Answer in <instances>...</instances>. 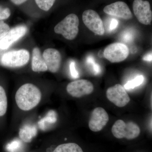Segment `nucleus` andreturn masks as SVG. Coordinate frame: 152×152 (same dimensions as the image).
<instances>
[{"label":"nucleus","mask_w":152,"mask_h":152,"mask_svg":"<svg viewBox=\"0 0 152 152\" xmlns=\"http://www.w3.org/2000/svg\"><path fill=\"white\" fill-rule=\"evenodd\" d=\"M14 5L25 9L26 10L37 11L34 0H10Z\"/></svg>","instance_id":"obj_19"},{"label":"nucleus","mask_w":152,"mask_h":152,"mask_svg":"<svg viewBox=\"0 0 152 152\" xmlns=\"http://www.w3.org/2000/svg\"><path fill=\"white\" fill-rule=\"evenodd\" d=\"M94 90V85L90 81L86 80H77L71 82L66 87L68 94L75 98L91 94Z\"/></svg>","instance_id":"obj_8"},{"label":"nucleus","mask_w":152,"mask_h":152,"mask_svg":"<svg viewBox=\"0 0 152 152\" xmlns=\"http://www.w3.org/2000/svg\"><path fill=\"white\" fill-rule=\"evenodd\" d=\"M112 132L117 139L126 138L133 140L137 137L140 134L138 126L133 122L126 123L121 120L117 121L112 128Z\"/></svg>","instance_id":"obj_3"},{"label":"nucleus","mask_w":152,"mask_h":152,"mask_svg":"<svg viewBox=\"0 0 152 152\" xmlns=\"http://www.w3.org/2000/svg\"><path fill=\"white\" fill-rule=\"evenodd\" d=\"M11 10L10 8L0 6V21L7 19L10 17Z\"/></svg>","instance_id":"obj_24"},{"label":"nucleus","mask_w":152,"mask_h":152,"mask_svg":"<svg viewBox=\"0 0 152 152\" xmlns=\"http://www.w3.org/2000/svg\"><path fill=\"white\" fill-rule=\"evenodd\" d=\"M79 19L74 13L69 14L56 26L55 32L69 40L75 39L79 33Z\"/></svg>","instance_id":"obj_2"},{"label":"nucleus","mask_w":152,"mask_h":152,"mask_svg":"<svg viewBox=\"0 0 152 152\" xmlns=\"http://www.w3.org/2000/svg\"><path fill=\"white\" fill-rule=\"evenodd\" d=\"M53 152H83L77 144L68 143L60 145L56 147Z\"/></svg>","instance_id":"obj_18"},{"label":"nucleus","mask_w":152,"mask_h":152,"mask_svg":"<svg viewBox=\"0 0 152 152\" xmlns=\"http://www.w3.org/2000/svg\"><path fill=\"white\" fill-rule=\"evenodd\" d=\"M58 115L56 111L53 110L49 111L45 117L38 121V126L43 131L46 130L49 126L56 122Z\"/></svg>","instance_id":"obj_16"},{"label":"nucleus","mask_w":152,"mask_h":152,"mask_svg":"<svg viewBox=\"0 0 152 152\" xmlns=\"http://www.w3.org/2000/svg\"><path fill=\"white\" fill-rule=\"evenodd\" d=\"M15 98L19 108L22 110L29 111L35 107L39 103L42 93L35 85L26 83L17 91Z\"/></svg>","instance_id":"obj_1"},{"label":"nucleus","mask_w":152,"mask_h":152,"mask_svg":"<svg viewBox=\"0 0 152 152\" xmlns=\"http://www.w3.org/2000/svg\"><path fill=\"white\" fill-rule=\"evenodd\" d=\"M82 18L85 26L93 32L100 36L104 34L105 29L103 22L96 11L92 10L85 11Z\"/></svg>","instance_id":"obj_6"},{"label":"nucleus","mask_w":152,"mask_h":152,"mask_svg":"<svg viewBox=\"0 0 152 152\" xmlns=\"http://www.w3.org/2000/svg\"><path fill=\"white\" fill-rule=\"evenodd\" d=\"M31 66L32 70L37 72L48 70V67L41 54L40 50L37 47H35L33 50Z\"/></svg>","instance_id":"obj_14"},{"label":"nucleus","mask_w":152,"mask_h":152,"mask_svg":"<svg viewBox=\"0 0 152 152\" xmlns=\"http://www.w3.org/2000/svg\"><path fill=\"white\" fill-rule=\"evenodd\" d=\"M37 134V129L35 125L26 124L20 129L19 134L22 141L28 143L31 141Z\"/></svg>","instance_id":"obj_15"},{"label":"nucleus","mask_w":152,"mask_h":152,"mask_svg":"<svg viewBox=\"0 0 152 152\" xmlns=\"http://www.w3.org/2000/svg\"><path fill=\"white\" fill-rule=\"evenodd\" d=\"M106 96L110 102L119 107H125L130 101L124 88L120 84L109 88L106 91Z\"/></svg>","instance_id":"obj_7"},{"label":"nucleus","mask_w":152,"mask_h":152,"mask_svg":"<svg viewBox=\"0 0 152 152\" xmlns=\"http://www.w3.org/2000/svg\"><path fill=\"white\" fill-rule=\"evenodd\" d=\"M86 63L88 65L91 67L93 72L95 75H99L100 73L101 69L100 66L95 62L94 59L93 57L90 56L87 57Z\"/></svg>","instance_id":"obj_23"},{"label":"nucleus","mask_w":152,"mask_h":152,"mask_svg":"<svg viewBox=\"0 0 152 152\" xmlns=\"http://www.w3.org/2000/svg\"><path fill=\"white\" fill-rule=\"evenodd\" d=\"M10 30V26L3 21H0V40L7 34Z\"/></svg>","instance_id":"obj_25"},{"label":"nucleus","mask_w":152,"mask_h":152,"mask_svg":"<svg viewBox=\"0 0 152 152\" xmlns=\"http://www.w3.org/2000/svg\"><path fill=\"white\" fill-rule=\"evenodd\" d=\"M29 52L26 49L7 52L1 58V64L5 66L15 68L26 65L30 60Z\"/></svg>","instance_id":"obj_4"},{"label":"nucleus","mask_w":152,"mask_h":152,"mask_svg":"<svg viewBox=\"0 0 152 152\" xmlns=\"http://www.w3.org/2000/svg\"><path fill=\"white\" fill-rule=\"evenodd\" d=\"M22 141L19 139H14L6 146V150L8 152H20L23 148Z\"/></svg>","instance_id":"obj_21"},{"label":"nucleus","mask_w":152,"mask_h":152,"mask_svg":"<svg viewBox=\"0 0 152 152\" xmlns=\"http://www.w3.org/2000/svg\"><path fill=\"white\" fill-rule=\"evenodd\" d=\"M43 58L48 67V70L56 73L59 70L61 63V56L56 49L49 48L43 53Z\"/></svg>","instance_id":"obj_13"},{"label":"nucleus","mask_w":152,"mask_h":152,"mask_svg":"<svg viewBox=\"0 0 152 152\" xmlns=\"http://www.w3.org/2000/svg\"><path fill=\"white\" fill-rule=\"evenodd\" d=\"M144 77L143 75H140L136 77L135 78L129 81L125 85L124 88L129 90L139 86L143 83Z\"/></svg>","instance_id":"obj_22"},{"label":"nucleus","mask_w":152,"mask_h":152,"mask_svg":"<svg viewBox=\"0 0 152 152\" xmlns=\"http://www.w3.org/2000/svg\"><path fill=\"white\" fill-rule=\"evenodd\" d=\"M70 70L72 77L74 79L77 78L79 77V74L76 70L75 64L74 61L71 62L70 64Z\"/></svg>","instance_id":"obj_26"},{"label":"nucleus","mask_w":152,"mask_h":152,"mask_svg":"<svg viewBox=\"0 0 152 152\" xmlns=\"http://www.w3.org/2000/svg\"><path fill=\"white\" fill-rule=\"evenodd\" d=\"M152 53H151L144 56L143 58V59L145 61H152Z\"/></svg>","instance_id":"obj_29"},{"label":"nucleus","mask_w":152,"mask_h":152,"mask_svg":"<svg viewBox=\"0 0 152 152\" xmlns=\"http://www.w3.org/2000/svg\"><path fill=\"white\" fill-rule=\"evenodd\" d=\"M104 12L110 15L130 20L133 15L128 5L123 1H117L106 6L104 8Z\"/></svg>","instance_id":"obj_11"},{"label":"nucleus","mask_w":152,"mask_h":152,"mask_svg":"<svg viewBox=\"0 0 152 152\" xmlns=\"http://www.w3.org/2000/svg\"><path fill=\"white\" fill-rule=\"evenodd\" d=\"M118 25V21L116 19H113L111 22L110 24V29L111 31L115 30L116 28Z\"/></svg>","instance_id":"obj_28"},{"label":"nucleus","mask_w":152,"mask_h":152,"mask_svg":"<svg viewBox=\"0 0 152 152\" xmlns=\"http://www.w3.org/2000/svg\"><path fill=\"white\" fill-rule=\"evenodd\" d=\"M104 57L111 63L124 61L129 54V48L125 44L114 43L107 46L103 51Z\"/></svg>","instance_id":"obj_5"},{"label":"nucleus","mask_w":152,"mask_h":152,"mask_svg":"<svg viewBox=\"0 0 152 152\" xmlns=\"http://www.w3.org/2000/svg\"><path fill=\"white\" fill-rule=\"evenodd\" d=\"M28 28L25 25H20L10 29L7 34L0 40V49L6 50L15 42L23 37L27 32Z\"/></svg>","instance_id":"obj_12"},{"label":"nucleus","mask_w":152,"mask_h":152,"mask_svg":"<svg viewBox=\"0 0 152 152\" xmlns=\"http://www.w3.org/2000/svg\"><path fill=\"white\" fill-rule=\"evenodd\" d=\"M109 121L108 114L102 107H96L92 112L89 121V128L94 132L102 130Z\"/></svg>","instance_id":"obj_10"},{"label":"nucleus","mask_w":152,"mask_h":152,"mask_svg":"<svg viewBox=\"0 0 152 152\" xmlns=\"http://www.w3.org/2000/svg\"><path fill=\"white\" fill-rule=\"evenodd\" d=\"M134 13L139 22L142 24L150 25L152 20V12L149 1L134 0L133 3Z\"/></svg>","instance_id":"obj_9"},{"label":"nucleus","mask_w":152,"mask_h":152,"mask_svg":"<svg viewBox=\"0 0 152 152\" xmlns=\"http://www.w3.org/2000/svg\"><path fill=\"white\" fill-rule=\"evenodd\" d=\"M57 0H34L36 10L42 12H48L54 7Z\"/></svg>","instance_id":"obj_17"},{"label":"nucleus","mask_w":152,"mask_h":152,"mask_svg":"<svg viewBox=\"0 0 152 152\" xmlns=\"http://www.w3.org/2000/svg\"><path fill=\"white\" fill-rule=\"evenodd\" d=\"M7 109V98L6 92L2 87L0 86V117L5 114Z\"/></svg>","instance_id":"obj_20"},{"label":"nucleus","mask_w":152,"mask_h":152,"mask_svg":"<svg viewBox=\"0 0 152 152\" xmlns=\"http://www.w3.org/2000/svg\"><path fill=\"white\" fill-rule=\"evenodd\" d=\"M123 38L124 40L126 42L132 40L133 38L132 34L130 32H126V33H124V34H123Z\"/></svg>","instance_id":"obj_27"}]
</instances>
